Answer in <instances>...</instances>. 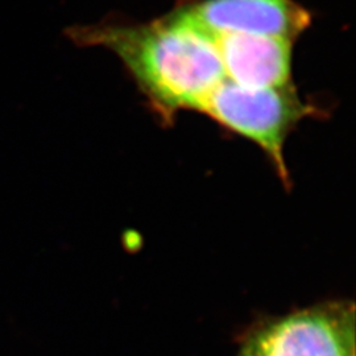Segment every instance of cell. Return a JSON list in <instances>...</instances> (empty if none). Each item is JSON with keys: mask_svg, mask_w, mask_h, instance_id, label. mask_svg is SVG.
<instances>
[{"mask_svg": "<svg viewBox=\"0 0 356 356\" xmlns=\"http://www.w3.org/2000/svg\"><path fill=\"white\" fill-rule=\"evenodd\" d=\"M67 38L79 47L113 51L165 123L182 111L202 114L216 90L227 81L216 38L178 7L145 24L73 26Z\"/></svg>", "mask_w": 356, "mask_h": 356, "instance_id": "6da1fadb", "label": "cell"}, {"mask_svg": "<svg viewBox=\"0 0 356 356\" xmlns=\"http://www.w3.org/2000/svg\"><path fill=\"white\" fill-rule=\"evenodd\" d=\"M209 116L229 132L256 144L267 156L285 186L291 175L285 161V143L304 119L322 114L305 102L296 86L286 89H251L223 82L204 106Z\"/></svg>", "mask_w": 356, "mask_h": 356, "instance_id": "7a4b0ae2", "label": "cell"}, {"mask_svg": "<svg viewBox=\"0 0 356 356\" xmlns=\"http://www.w3.org/2000/svg\"><path fill=\"white\" fill-rule=\"evenodd\" d=\"M355 306L326 301L256 323L236 356H355Z\"/></svg>", "mask_w": 356, "mask_h": 356, "instance_id": "3957f363", "label": "cell"}, {"mask_svg": "<svg viewBox=\"0 0 356 356\" xmlns=\"http://www.w3.org/2000/svg\"><path fill=\"white\" fill-rule=\"evenodd\" d=\"M178 8L210 35L247 33L296 41L312 13L294 0H186Z\"/></svg>", "mask_w": 356, "mask_h": 356, "instance_id": "277c9868", "label": "cell"}, {"mask_svg": "<svg viewBox=\"0 0 356 356\" xmlns=\"http://www.w3.org/2000/svg\"><path fill=\"white\" fill-rule=\"evenodd\" d=\"M214 38L229 82L251 89L294 86L292 40L247 33H220Z\"/></svg>", "mask_w": 356, "mask_h": 356, "instance_id": "5b68a950", "label": "cell"}]
</instances>
